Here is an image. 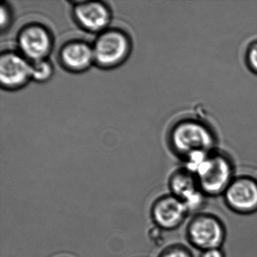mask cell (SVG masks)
<instances>
[{
    "label": "cell",
    "instance_id": "1",
    "mask_svg": "<svg viewBox=\"0 0 257 257\" xmlns=\"http://www.w3.org/2000/svg\"><path fill=\"white\" fill-rule=\"evenodd\" d=\"M170 142L184 161L193 155L216 150L215 134L205 122L196 118H185L176 123L170 133Z\"/></svg>",
    "mask_w": 257,
    "mask_h": 257
},
{
    "label": "cell",
    "instance_id": "2",
    "mask_svg": "<svg viewBox=\"0 0 257 257\" xmlns=\"http://www.w3.org/2000/svg\"><path fill=\"white\" fill-rule=\"evenodd\" d=\"M200 189L207 198L222 196L234 177V165L229 156L212 152L195 173Z\"/></svg>",
    "mask_w": 257,
    "mask_h": 257
},
{
    "label": "cell",
    "instance_id": "3",
    "mask_svg": "<svg viewBox=\"0 0 257 257\" xmlns=\"http://www.w3.org/2000/svg\"><path fill=\"white\" fill-rule=\"evenodd\" d=\"M186 237L189 244L200 252L223 247L227 237L226 227L219 216L201 211L192 215L188 221Z\"/></svg>",
    "mask_w": 257,
    "mask_h": 257
},
{
    "label": "cell",
    "instance_id": "4",
    "mask_svg": "<svg viewBox=\"0 0 257 257\" xmlns=\"http://www.w3.org/2000/svg\"><path fill=\"white\" fill-rule=\"evenodd\" d=\"M94 62L103 68L116 67L127 58L131 49L128 37L118 30H106L92 46Z\"/></svg>",
    "mask_w": 257,
    "mask_h": 257
},
{
    "label": "cell",
    "instance_id": "5",
    "mask_svg": "<svg viewBox=\"0 0 257 257\" xmlns=\"http://www.w3.org/2000/svg\"><path fill=\"white\" fill-rule=\"evenodd\" d=\"M225 206L236 214L248 216L257 212V180L236 176L222 195Z\"/></svg>",
    "mask_w": 257,
    "mask_h": 257
},
{
    "label": "cell",
    "instance_id": "6",
    "mask_svg": "<svg viewBox=\"0 0 257 257\" xmlns=\"http://www.w3.org/2000/svg\"><path fill=\"white\" fill-rule=\"evenodd\" d=\"M170 193L181 200L190 216L203 211L207 201L196 177L185 168L174 171L168 181Z\"/></svg>",
    "mask_w": 257,
    "mask_h": 257
},
{
    "label": "cell",
    "instance_id": "7",
    "mask_svg": "<svg viewBox=\"0 0 257 257\" xmlns=\"http://www.w3.org/2000/svg\"><path fill=\"white\" fill-rule=\"evenodd\" d=\"M151 214L156 227L165 231L177 229L190 216L184 203L171 193L156 200Z\"/></svg>",
    "mask_w": 257,
    "mask_h": 257
},
{
    "label": "cell",
    "instance_id": "8",
    "mask_svg": "<svg viewBox=\"0 0 257 257\" xmlns=\"http://www.w3.org/2000/svg\"><path fill=\"white\" fill-rule=\"evenodd\" d=\"M18 44L21 54L31 62L46 59L52 50V36L43 25H30L19 33Z\"/></svg>",
    "mask_w": 257,
    "mask_h": 257
},
{
    "label": "cell",
    "instance_id": "9",
    "mask_svg": "<svg viewBox=\"0 0 257 257\" xmlns=\"http://www.w3.org/2000/svg\"><path fill=\"white\" fill-rule=\"evenodd\" d=\"M31 79V62L22 54L9 52L0 58V82L10 89L20 88Z\"/></svg>",
    "mask_w": 257,
    "mask_h": 257
},
{
    "label": "cell",
    "instance_id": "10",
    "mask_svg": "<svg viewBox=\"0 0 257 257\" xmlns=\"http://www.w3.org/2000/svg\"><path fill=\"white\" fill-rule=\"evenodd\" d=\"M73 16L79 26L92 33L106 31L111 21L109 7L98 1L77 3L73 7Z\"/></svg>",
    "mask_w": 257,
    "mask_h": 257
},
{
    "label": "cell",
    "instance_id": "11",
    "mask_svg": "<svg viewBox=\"0 0 257 257\" xmlns=\"http://www.w3.org/2000/svg\"><path fill=\"white\" fill-rule=\"evenodd\" d=\"M60 57L63 65L74 72L83 71L94 62L92 46L82 41L67 43L61 49Z\"/></svg>",
    "mask_w": 257,
    "mask_h": 257
},
{
    "label": "cell",
    "instance_id": "12",
    "mask_svg": "<svg viewBox=\"0 0 257 257\" xmlns=\"http://www.w3.org/2000/svg\"><path fill=\"white\" fill-rule=\"evenodd\" d=\"M52 73L53 67L47 60H39L31 62V79L37 82H46L50 79Z\"/></svg>",
    "mask_w": 257,
    "mask_h": 257
},
{
    "label": "cell",
    "instance_id": "13",
    "mask_svg": "<svg viewBox=\"0 0 257 257\" xmlns=\"http://www.w3.org/2000/svg\"><path fill=\"white\" fill-rule=\"evenodd\" d=\"M158 257H195L192 251L186 245L174 243L162 250Z\"/></svg>",
    "mask_w": 257,
    "mask_h": 257
},
{
    "label": "cell",
    "instance_id": "14",
    "mask_svg": "<svg viewBox=\"0 0 257 257\" xmlns=\"http://www.w3.org/2000/svg\"><path fill=\"white\" fill-rule=\"evenodd\" d=\"M246 62L249 70L257 74V40L248 46L246 52Z\"/></svg>",
    "mask_w": 257,
    "mask_h": 257
},
{
    "label": "cell",
    "instance_id": "15",
    "mask_svg": "<svg viewBox=\"0 0 257 257\" xmlns=\"http://www.w3.org/2000/svg\"><path fill=\"white\" fill-rule=\"evenodd\" d=\"M11 22V12L8 6H1V28L3 31L7 28Z\"/></svg>",
    "mask_w": 257,
    "mask_h": 257
},
{
    "label": "cell",
    "instance_id": "16",
    "mask_svg": "<svg viewBox=\"0 0 257 257\" xmlns=\"http://www.w3.org/2000/svg\"><path fill=\"white\" fill-rule=\"evenodd\" d=\"M199 257H226L223 247L213 248L201 251Z\"/></svg>",
    "mask_w": 257,
    "mask_h": 257
}]
</instances>
